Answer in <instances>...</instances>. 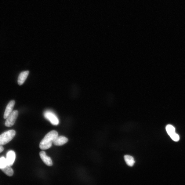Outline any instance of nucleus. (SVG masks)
<instances>
[{
    "mask_svg": "<svg viewBox=\"0 0 185 185\" xmlns=\"http://www.w3.org/2000/svg\"><path fill=\"white\" fill-rule=\"evenodd\" d=\"M57 131L53 130L49 132L42 140L40 144V147L42 150L49 149L52 146L53 143L58 136Z\"/></svg>",
    "mask_w": 185,
    "mask_h": 185,
    "instance_id": "f257e3e1",
    "label": "nucleus"
},
{
    "mask_svg": "<svg viewBox=\"0 0 185 185\" xmlns=\"http://www.w3.org/2000/svg\"><path fill=\"white\" fill-rule=\"evenodd\" d=\"M14 130H10L2 133L0 135V145L7 144L10 142L16 135Z\"/></svg>",
    "mask_w": 185,
    "mask_h": 185,
    "instance_id": "f03ea898",
    "label": "nucleus"
},
{
    "mask_svg": "<svg viewBox=\"0 0 185 185\" xmlns=\"http://www.w3.org/2000/svg\"><path fill=\"white\" fill-rule=\"evenodd\" d=\"M44 116L45 118L49 121L53 125H57L59 123L58 117L56 114L52 111H47L44 112Z\"/></svg>",
    "mask_w": 185,
    "mask_h": 185,
    "instance_id": "7ed1b4c3",
    "label": "nucleus"
},
{
    "mask_svg": "<svg viewBox=\"0 0 185 185\" xmlns=\"http://www.w3.org/2000/svg\"><path fill=\"white\" fill-rule=\"evenodd\" d=\"M18 115V111H13L7 118L5 123V126L9 127L13 125L17 118Z\"/></svg>",
    "mask_w": 185,
    "mask_h": 185,
    "instance_id": "20e7f679",
    "label": "nucleus"
},
{
    "mask_svg": "<svg viewBox=\"0 0 185 185\" xmlns=\"http://www.w3.org/2000/svg\"><path fill=\"white\" fill-rule=\"evenodd\" d=\"M15 103V101L14 100L10 101L8 103L4 114V119H7L8 117L12 113Z\"/></svg>",
    "mask_w": 185,
    "mask_h": 185,
    "instance_id": "39448f33",
    "label": "nucleus"
},
{
    "mask_svg": "<svg viewBox=\"0 0 185 185\" xmlns=\"http://www.w3.org/2000/svg\"><path fill=\"white\" fill-rule=\"evenodd\" d=\"M40 156L42 161L45 164L49 166H51L53 165L51 158L46 155V153L44 151H42L40 153Z\"/></svg>",
    "mask_w": 185,
    "mask_h": 185,
    "instance_id": "423d86ee",
    "label": "nucleus"
},
{
    "mask_svg": "<svg viewBox=\"0 0 185 185\" xmlns=\"http://www.w3.org/2000/svg\"><path fill=\"white\" fill-rule=\"evenodd\" d=\"M16 159V154L13 151H10L6 155V160L8 165L12 166L13 165Z\"/></svg>",
    "mask_w": 185,
    "mask_h": 185,
    "instance_id": "0eeeda50",
    "label": "nucleus"
},
{
    "mask_svg": "<svg viewBox=\"0 0 185 185\" xmlns=\"http://www.w3.org/2000/svg\"><path fill=\"white\" fill-rule=\"evenodd\" d=\"M29 73V71L22 72L19 75L18 79V83L19 85H22L26 80Z\"/></svg>",
    "mask_w": 185,
    "mask_h": 185,
    "instance_id": "6e6552de",
    "label": "nucleus"
},
{
    "mask_svg": "<svg viewBox=\"0 0 185 185\" xmlns=\"http://www.w3.org/2000/svg\"><path fill=\"white\" fill-rule=\"evenodd\" d=\"M68 140L66 137L63 136H58L55 140L53 143L56 146H62L68 142Z\"/></svg>",
    "mask_w": 185,
    "mask_h": 185,
    "instance_id": "1a4fd4ad",
    "label": "nucleus"
},
{
    "mask_svg": "<svg viewBox=\"0 0 185 185\" xmlns=\"http://www.w3.org/2000/svg\"><path fill=\"white\" fill-rule=\"evenodd\" d=\"M124 158L125 163L129 166L133 167L136 161L132 156L129 155H125L124 156Z\"/></svg>",
    "mask_w": 185,
    "mask_h": 185,
    "instance_id": "9d476101",
    "label": "nucleus"
},
{
    "mask_svg": "<svg viewBox=\"0 0 185 185\" xmlns=\"http://www.w3.org/2000/svg\"><path fill=\"white\" fill-rule=\"evenodd\" d=\"M1 169L3 172L8 176H12L13 174V171L12 168L9 165H7L6 166Z\"/></svg>",
    "mask_w": 185,
    "mask_h": 185,
    "instance_id": "9b49d317",
    "label": "nucleus"
},
{
    "mask_svg": "<svg viewBox=\"0 0 185 185\" xmlns=\"http://www.w3.org/2000/svg\"><path fill=\"white\" fill-rule=\"evenodd\" d=\"M166 130L168 134L170 136L175 133V128L172 125H167L166 126Z\"/></svg>",
    "mask_w": 185,
    "mask_h": 185,
    "instance_id": "f8f14e48",
    "label": "nucleus"
},
{
    "mask_svg": "<svg viewBox=\"0 0 185 185\" xmlns=\"http://www.w3.org/2000/svg\"><path fill=\"white\" fill-rule=\"evenodd\" d=\"M8 165L6 158L2 157L0 158V169H1Z\"/></svg>",
    "mask_w": 185,
    "mask_h": 185,
    "instance_id": "ddd939ff",
    "label": "nucleus"
},
{
    "mask_svg": "<svg viewBox=\"0 0 185 185\" xmlns=\"http://www.w3.org/2000/svg\"><path fill=\"white\" fill-rule=\"evenodd\" d=\"M170 136L171 138H172L173 141L176 142L178 141L179 140V139H180V138H179V136L178 134H176V133L172 134Z\"/></svg>",
    "mask_w": 185,
    "mask_h": 185,
    "instance_id": "4468645a",
    "label": "nucleus"
},
{
    "mask_svg": "<svg viewBox=\"0 0 185 185\" xmlns=\"http://www.w3.org/2000/svg\"><path fill=\"white\" fill-rule=\"evenodd\" d=\"M4 150V148L2 145H0V153H2Z\"/></svg>",
    "mask_w": 185,
    "mask_h": 185,
    "instance_id": "2eb2a0df",
    "label": "nucleus"
}]
</instances>
